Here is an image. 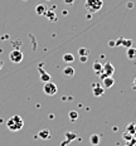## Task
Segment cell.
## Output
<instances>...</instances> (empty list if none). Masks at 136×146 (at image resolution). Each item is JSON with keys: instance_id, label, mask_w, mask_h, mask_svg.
I'll use <instances>...</instances> for the list:
<instances>
[{"instance_id": "6da1fadb", "label": "cell", "mask_w": 136, "mask_h": 146, "mask_svg": "<svg viewBox=\"0 0 136 146\" xmlns=\"http://www.w3.org/2000/svg\"><path fill=\"white\" fill-rule=\"evenodd\" d=\"M23 126H24V120L19 115H14L7 121V127L13 132L20 131L23 129Z\"/></svg>"}, {"instance_id": "7a4b0ae2", "label": "cell", "mask_w": 136, "mask_h": 146, "mask_svg": "<svg viewBox=\"0 0 136 146\" xmlns=\"http://www.w3.org/2000/svg\"><path fill=\"white\" fill-rule=\"evenodd\" d=\"M102 7H103V1L102 0H86L84 1V8L91 14L100 11L102 9Z\"/></svg>"}, {"instance_id": "3957f363", "label": "cell", "mask_w": 136, "mask_h": 146, "mask_svg": "<svg viewBox=\"0 0 136 146\" xmlns=\"http://www.w3.org/2000/svg\"><path fill=\"white\" fill-rule=\"evenodd\" d=\"M43 91L47 96H54L57 92H58V87H57L56 83L53 82L48 81V82H44V86H43Z\"/></svg>"}, {"instance_id": "277c9868", "label": "cell", "mask_w": 136, "mask_h": 146, "mask_svg": "<svg viewBox=\"0 0 136 146\" xmlns=\"http://www.w3.org/2000/svg\"><path fill=\"white\" fill-rule=\"evenodd\" d=\"M9 59H10L13 63H20L23 60V53L19 49L11 50L10 54H9Z\"/></svg>"}, {"instance_id": "5b68a950", "label": "cell", "mask_w": 136, "mask_h": 146, "mask_svg": "<svg viewBox=\"0 0 136 146\" xmlns=\"http://www.w3.org/2000/svg\"><path fill=\"white\" fill-rule=\"evenodd\" d=\"M102 73H103L105 76H107V77H112V74L115 73V67L112 66V63L111 62L105 63L103 69H102Z\"/></svg>"}, {"instance_id": "8992f818", "label": "cell", "mask_w": 136, "mask_h": 146, "mask_svg": "<svg viewBox=\"0 0 136 146\" xmlns=\"http://www.w3.org/2000/svg\"><path fill=\"white\" fill-rule=\"evenodd\" d=\"M92 91L96 97H101L105 93V87L98 83H92Z\"/></svg>"}, {"instance_id": "52a82bcc", "label": "cell", "mask_w": 136, "mask_h": 146, "mask_svg": "<svg viewBox=\"0 0 136 146\" xmlns=\"http://www.w3.org/2000/svg\"><path fill=\"white\" fill-rule=\"evenodd\" d=\"M74 68L72 66H67V67H64L63 68V71H62V74H63V77H66V78H72L74 76Z\"/></svg>"}, {"instance_id": "ba28073f", "label": "cell", "mask_w": 136, "mask_h": 146, "mask_svg": "<svg viewBox=\"0 0 136 146\" xmlns=\"http://www.w3.org/2000/svg\"><path fill=\"white\" fill-rule=\"evenodd\" d=\"M38 71H39V73H40V80L43 81V82L50 81V76H49V73L45 72L44 69H43V64H40V66L38 67Z\"/></svg>"}, {"instance_id": "9c48e42d", "label": "cell", "mask_w": 136, "mask_h": 146, "mask_svg": "<svg viewBox=\"0 0 136 146\" xmlns=\"http://www.w3.org/2000/svg\"><path fill=\"white\" fill-rule=\"evenodd\" d=\"M115 84V80L112 77H105L103 80H102V86L105 87V90L106 88H111Z\"/></svg>"}, {"instance_id": "30bf717a", "label": "cell", "mask_w": 136, "mask_h": 146, "mask_svg": "<svg viewBox=\"0 0 136 146\" xmlns=\"http://www.w3.org/2000/svg\"><path fill=\"white\" fill-rule=\"evenodd\" d=\"M38 137L42 140H49L50 139V131L48 129H43L38 132Z\"/></svg>"}, {"instance_id": "8fae6325", "label": "cell", "mask_w": 136, "mask_h": 146, "mask_svg": "<svg viewBox=\"0 0 136 146\" xmlns=\"http://www.w3.org/2000/svg\"><path fill=\"white\" fill-rule=\"evenodd\" d=\"M92 68H93V71H95L96 74L100 76L102 73V69H103V64H102V63H100L98 60H95V62H93Z\"/></svg>"}, {"instance_id": "7c38bea8", "label": "cell", "mask_w": 136, "mask_h": 146, "mask_svg": "<svg viewBox=\"0 0 136 146\" xmlns=\"http://www.w3.org/2000/svg\"><path fill=\"white\" fill-rule=\"evenodd\" d=\"M63 62L64 63H73L74 62V56L72 53H64L62 57Z\"/></svg>"}, {"instance_id": "4fadbf2b", "label": "cell", "mask_w": 136, "mask_h": 146, "mask_svg": "<svg viewBox=\"0 0 136 146\" xmlns=\"http://www.w3.org/2000/svg\"><path fill=\"white\" fill-rule=\"evenodd\" d=\"M47 10L48 9H47V7H45L44 4H38L37 7H35V13H37L38 15H44Z\"/></svg>"}, {"instance_id": "5bb4252c", "label": "cell", "mask_w": 136, "mask_h": 146, "mask_svg": "<svg viewBox=\"0 0 136 146\" xmlns=\"http://www.w3.org/2000/svg\"><path fill=\"white\" fill-rule=\"evenodd\" d=\"M126 56H127V58H129V59H135V58H136V48H134V47L127 48Z\"/></svg>"}, {"instance_id": "9a60e30c", "label": "cell", "mask_w": 136, "mask_h": 146, "mask_svg": "<svg viewBox=\"0 0 136 146\" xmlns=\"http://www.w3.org/2000/svg\"><path fill=\"white\" fill-rule=\"evenodd\" d=\"M90 142H91V145L97 146V145L100 144V136L97 135V133H93V135H91V137H90Z\"/></svg>"}, {"instance_id": "2e32d148", "label": "cell", "mask_w": 136, "mask_h": 146, "mask_svg": "<svg viewBox=\"0 0 136 146\" xmlns=\"http://www.w3.org/2000/svg\"><path fill=\"white\" fill-rule=\"evenodd\" d=\"M64 135H66V140H67V141H69V142L77 139V133H76V132H72V131H67V132L64 133Z\"/></svg>"}, {"instance_id": "e0dca14e", "label": "cell", "mask_w": 136, "mask_h": 146, "mask_svg": "<svg viewBox=\"0 0 136 146\" xmlns=\"http://www.w3.org/2000/svg\"><path fill=\"white\" fill-rule=\"evenodd\" d=\"M126 131L130 132L131 135H135L136 133V125L134 122H130L127 126H126Z\"/></svg>"}, {"instance_id": "ac0fdd59", "label": "cell", "mask_w": 136, "mask_h": 146, "mask_svg": "<svg viewBox=\"0 0 136 146\" xmlns=\"http://www.w3.org/2000/svg\"><path fill=\"white\" fill-rule=\"evenodd\" d=\"M45 17L48 18V19H50V20H57V15H56V13H54V11H52V10H47L45 11Z\"/></svg>"}, {"instance_id": "d6986e66", "label": "cell", "mask_w": 136, "mask_h": 146, "mask_svg": "<svg viewBox=\"0 0 136 146\" xmlns=\"http://www.w3.org/2000/svg\"><path fill=\"white\" fill-rule=\"evenodd\" d=\"M88 54H90V49L88 48H80V49H78V56H86V57H88Z\"/></svg>"}, {"instance_id": "ffe728a7", "label": "cell", "mask_w": 136, "mask_h": 146, "mask_svg": "<svg viewBox=\"0 0 136 146\" xmlns=\"http://www.w3.org/2000/svg\"><path fill=\"white\" fill-rule=\"evenodd\" d=\"M122 139L125 140L126 142H127V141H130V140H131V139H134V135H131V133H130V132L125 131V132H123V135H122Z\"/></svg>"}, {"instance_id": "44dd1931", "label": "cell", "mask_w": 136, "mask_h": 146, "mask_svg": "<svg viewBox=\"0 0 136 146\" xmlns=\"http://www.w3.org/2000/svg\"><path fill=\"white\" fill-rule=\"evenodd\" d=\"M122 45H123V47H126V48L132 47V40H131V39H129V40H127V39L123 38L122 39Z\"/></svg>"}, {"instance_id": "7402d4cb", "label": "cell", "mask_w": 136, "mask_h": 146, "mask_svg": "<svg viewBox=\"0 0 136 146\" xmlns=\"http://www.w3.org/2000/svg\"><path fill=\"white\" fill-rule=\"evenodd\" d=\"M69 118H71V121H76L78 118V113L76 111H71L69 112Z\"/></svg>"}, {"instance_id": "603a6c76", "label": "cell", "mask_w": 136, "mask_h": 146, "mask_svg": "<svg viewBox=\"0 0 136 146\" xmlns=\"http://www.w3.org/2000/svg\"><path fill=\"white\" fill-rule=\"evenodd\" d=\"M135 142H136V139L134 137V139L130 140V141L126 142V145H127V146H134V145H135Z\"/></svg>"}, {"instance_id": "cb8c5ba5", "label": "cell", "mask_w": 136, "mask_h": 146, "mask_svg": "<svg viewBox=\"0 0 136 146\" xmlns=\"http://www.w3.org/2000/svg\"><path fill=\"white\" fill-rule=\"evenodd\" d=\"M87 59H88V57H86V56H81V57H80V60H81L82 63H86Z\"/></svg>"}, {"instance_id": "d4e9b609", "label": "cell", "mask_w": 136, "mask_h": 146, "mask_svg": "<svg viewBox=\"0 0 136 146\" xmlns=\"http://www.w3.org/2000/svg\"><path fill=\"white\" fill-rule=\"evenodd\" d=\"M108 45H110L111 48L116 47V42H113V40H110V42H108Z\"/></svg>"}, {"instance_id": "484cf974", "label": "cell", "mask_w": 136, "mask_h": 146, "mask_svg": "<svg viewBox=\"0 0 136 146\" xmlns=\"http://www.w3.org/2000/svg\"><path fill=\"white\" fill-rule=\"evenodd\" d=\"M122 39H123V38L117 39V40H116V45H122Z\"/></svg>"}, {"instance_id": "4316f807", "label": "cell", "mask_w": 136, "mask_h": 146, "mask_svg": "<svg viewBox=\"0 0 136 146\" xmlns=\"http://www.w3.org/2000/svg\"><path fill=\"white\" fill-rule=\"evenodd\" d=\"M64 3L66 4H68V5H72L74 3V0H64Z\"/></svg>"}, {"instance_id": "83f0119b", "label": "cell", "mask_w": 136, "mask_h": 146, "mask_svg": "<svg viewBox=\"0 0 136 146\" xmlns=\"http://www.w3.org/2000/svg\"><path fill=\"white\" fill-rule=\"evenodd\" d=\"M132 90H134V91H136V77H135L134 82H132Z\"/></svg>"}, {"instance_id": "f1b7e54d", "label": "cell", "mask_w": 136, "mask_h": 146, "mask_svg": "<svg viewBox=\"0 0 136 146\" xmlns=\"http://www.w3.org/2000/svg\"><path fill=\"white\" fill-rule=\"evenodd\" d=\"M3 67H4V62H3V60H0V69H1Z\"/></svg>"}, {"instance_id": "f546056e", "label": "cell", "mask_w": 136, "mask_h": 146, "mask_svg": "<svg viewBox=\"0 0 136 146\" xmlns=\"http://www.w3.org/2000/svg\"><path fill=\"white\" fill-rule=\"evenodd\" d=\"M127 8H132V3H127Z\"/></svg>"}, {"instance_id": "4dcf8cb0", "label": "cell", "mask_w": 136, "mask_h": 146, "mask_svg": "<svg viewBox=\"0 0 136 146\" xmlns=\"http://www.w3.org/2000/svg\"><path fill=\"white\" fill-rule=\"evenodd\" d=\"M134 137H135V139H136V133H135V135H134Z\"/></svg>"}, {"instance_id": "1f68e13d", "label": "cell", "mask_w": 136, "mask_h": 146, "mask_svg": "<svg viewBox=\"0 0 136 146\" xmlns=\"http://www.w3.org/2000/svg\"><path fill=\"white\" fill-rule=\"evenodd\" d=\"M134 146H136V142H135V145H134Z\"/></svg>"}, {"instance_id": "d6a6232c", "label": "cell", "mask_w": 136, "mask_h": 146, "mask_svg": "<svg viewBox=\"0 0 136 146\" xmlns=\"http://www.w3.org/2000/svg\"><path fill=\"white\" fill-rule=\"evenodd\" d=\"M125 146H127V145H125Z\"/></svg>"}]
</instances>
